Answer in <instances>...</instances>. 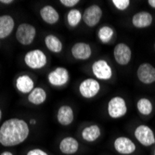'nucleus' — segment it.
Returning <instances> with one entry per match:
<instances>
[{
  "instance_id": "nucleus-16",
  "label": "nucleus",
  "mask_w": 155,
  "mask_h": 155,
  "mask_svg": "<svg viewBox=\"0 0 155 155\" xmlns=\"http://www.w3.org/2000/svg\"><path fill=\"white\" fill-rule=\"evenodd\" d=\"M74 115L72 107H70L68 105H63L59 109L57 112V120L61 125L63 126L70 125L74 122Z\"/></svg>"
},
{
  "instance_id": "nucleus-25",
  "label": "nucleus",
  "mask_w": 155,
  "mask_h": 155,
  "mask_svg": "<svg viewBox=\"0 0 155 155\" xmlns=\"http://www.w3.org/2000/svg\"><path fill=\"white\" fill-rule=\"evenodd\" d=\"M82 19L83 15L79 9H71L67 14V21L71 27H76L80 23Z\"/></svg>"
},
{
  "instance_id": "nucleus-2",
  "label": "nucleus",
  "mask_w": 155,
  "mask_h": 155,
  "mask_svg": "<svg viewBox=\"0 0 155 155\" xmlns=\"http://www.w3.org/2000/svg\"><path fill=\"white\" fill-rule=\"evenodd\" d=\"M108 114L112 119H119L127 114V105L122 97H114L108 102Z\"/></svg>"
},
{
  "instance_id": "nucleus-23",
  "label": "nucleus",
  "mask_w": 155,
  "mask_h": 155,
  "mask_svg": "<svg viewBox=\"0 0 155 155\" xmlns=\"http://www.w3.org/2000/svg\"><path fill=\"white\" fill-rule=\"evenodd\" d=\"M137 109L138 112L142 115H150L153 110V105L152 102L147 97H141L139 98L137 102Z\"/></svg>"
},
{
  "instance_id": "nucleus-3",
  "label": "nucleus",
  "mask_w": 155,
  "mask_h": 155,
  "mask_svg": "<svg viewBox=\"0 0 155 155\" xmlns=\"http://www.w3.org/2000/svg\"><path fill=\"white\" fill-rule=\"evenodd\" d=\"M135 138L144 147H150L155 144V135L153 130L146 124H139L134 131Z\"/></svg>"
},
{
  "instance_id": "nucleus-5",
  "label": "nucleus",
  "mask_w": 155,
  "mask_h": 155,
  "mask_svg": "<svg viewBox=\"0 0 155 155\" xmlns=\"http://www.w3.org/2000/svg\"><path fill=\"white\" fill-rule=\"evenodd\" d=\"M24 62L29 68L33 70H38L46 66L47 56L40 49H34L26 53Z\"/></svg>"
},
{
  "instance_id": "nucleus-22",
  "label": "nucleus",
  "mask_w": 155,
  "mask_h": 155,
  "mask_svg": "<svg viewBox=\"0 0 155 155\" xmlns=\"http://www.w3.org/2000/svg\"><path fill=\"white\" fill-rule=\"evenodd\" d=\"M45 44L48 50L53 53H61L62 50L61 41L53 35H48L45 38Z\"/></svg>"
},
{
  "instance_id": "nucleus-34",
  "label": "nucleus",
  "mask_w": 155,
  "mask_h": 155,
  "mask_svg": "<svg viewBox=\"0 0 155 155\" xmlns=\"http://www.w3.org/2000/svg\"><path fill=\"white\" fill-rule=\"evenodd\" d=\"M153 155H155V150H154V152H153Z\"/></svg>"
},
{
  "instance_id": "nucleus-33",
  "label": "nucleus",
  "mask_w": 155,
  "mask_h": 155,
  "mask_svg": "<svg viewBox=\"0 0 155 155\" xmlns=\"http://www.w3.org/2000/svg\"><path fill=\"white\" fill-rule=\"evenodd\" d=\"M1 118H2V110L0 109V121H1Z\"/></svg>"
},
{
  "instance_id": "nucleus-29",
  "label": "nucleus",
  "mask_w": 155,
  "mask_h": 155,
  "mask_svg": "<svg viewBox=\"0 0 155 155\" xmlns=\"http://www.w3.org/2000/svg\"><path fill=\"white\" fill-rule=\"evenodd\" d=\"M0 3L5 4V5H9L13 3V0H0Z\"/></svg>"
},
{
  "instance_id": "nucleus-32",
  "label": "nucleus",
  "mask_w": 155,
  "mask_h": 155,
  "mask_svg": "<svg viewBox=\"0 0 155 155\" xmlns=\"http://www.w3.org/2000/svg\"><path fill=\"white\" fill-rule=\"evenodd\" d=\"M30 124L34 125V124H36V121H35V119H31V121H30Z\"/></svg>"
},
{
  "instance_id": "nucleus-13",
  "label": "nucleus",
  "mask_w": 155,
  "mask_h": 155,
  "mask_svg": "<svg viewBox=\"0 0 155 155\" xmlns=\"http://www.w3.org/2000/svg\"><path fill=\"white\" fill-rule=\"evenodd\" d=\"M153 17L149 11H139L133 15L131 22L135 28L137 29H144L148 28L152 24Z\"/></svg>"
},
{
  "instance_id": "nucleus-35",
  "label": "nucleus",
  "mask_w": 155,
  "mask_h": 155,
  "mask_svg": "<svg viewBox=\"0 0 155 155\" xmlns=\"http://www.w3.org/2000/svg\"><path fill=\"white\" fill-rule=\"evenodd\" d=\"M154 50H155V43H154Z\"/></svg>"
},
{
  "instance_id": "nucleus-10",
  "label": "nucleus",
  "mask_w": 155,
  "mask_h": 155,
  "mask_svg": "<svg viewBox=\"0 0 155 155\" xmlns=\"http://www.w3.org/2000/svg\"><path fill=\"white\" fill-rule=\"evenodd\" d=\"M92 73L100 80L107 81L112 77V69L104 60H98L92 64Z\"/></svg>"
},
{
  "instance_id": "nucleus-28",
  "label": "nucleus",
  "mask_w": 155,
  "mask_h": 155,
  "mask_svg": "<svg viewBox=\"0 0 155 155\" xmlns=\"http://www.w3.org/2000/svg\"><path fill=\"white\" fill-rule=\"evenodd\" d=\"M26 155H48V154L41 149H33L28 151Z\"/></svg>"
},
{
  "instance_id": "nucleus-9",
  "label": "nucleus",
  "mask_w": 155,
  "mask_h": 155,
  "mask_svg": "<svg viewBox=\"0 0 155 155\" xmlns=\"http://www.w3.org/2000/svg\"><path fill=\"white\" fill-rule=\"evenodd\" d=\"M114 148L119 154L122 155H130L133 154L137 146L133 140L127 137H118L114 142Z\"/></svg>"
},
{
  "instance_id": "nucleus-4",
  "label": "nucleus",
  "mask_w": 155,
  "mask_h": 155,
  "mask_svg": "<svg viewBox=\"0 0 155 155\" xmlns=\"http://www.w3.org/2000/svg\"><path fill=\"white\" fill-rule=\"evenodd\" d=\"M36 35L35 26L29 23H21L18 26L16 31V38L20 44L23 46L31 45Z\"/></svg>"
},
{
  "instance_id": "nucleus-21",
  "label": "nucleus",
  "mask_w": 155,
  "mask_h": 155,
  "mask_svg": "<svg viewBox=\"0 0 155 155\" xmlns=\"http://www.w3.org/2000/svg\"><path fill=\"white\" fill-rule=\"evenodd\" d=\"M28 101L34 105H41L47 100V92L41 87H35L33 91L28 94Z\"/></svg>"
},
{
  "instance_id": "nucleus-11",
  "label": "nucleus",
  "mask_w": 155,
  "mask_h": 155,
  "mask_svg": "<svg viewBox=\"0 0 155 155\" xmlns=\"http://www.w3.org/2000/svg\"><path fill=\"white\" fill-rule=\"evenodd\" d=\"M102 9L97 5H91L83 13V21L88 27H94L101 21Z\"/></svg>"
},
{
  "instance_id": "nucleus-14",
  "label": "nucleus",
  "mask_w": 155,
  "mask_h": 155,
  "mask_svg": "<svg viewBox=\"0 0 155 155\" xmlns=\"http://www.w3.org/2000/svg\"><path fill=\"white\" fill-rule=\"evenodd\" d=\"M71 52H72L73 57L79 61L88 60L92 55L91 47L87 43H84V42H78V43H75L72 47Z\"/></svg>"
},
{
  "instance_id": "nucleus-31",
  "label": "nucleus",
  "mask_w": 155,
  "mask_h": 155,
  "mask_svg": "<svg viewBox=\"0 0 155 155\" xmlns=\"http://www.w3.org/2000/svg\"><path fill=\"white\" fill-rule=\"evenodd\" d=\"M0 155H13V153L10 152V151H3Z\"/></svg>"
},
{
  "instance_id": "nucleus-6",
  "label": "nucleus",
  "mask_w": 155,
  "mask_h": 155,
  "mask_svg": "<svg viewBox=\"0 0 155 155\" xmlns=\"http://www.w3.org/2000/svg\"><path fill=\"white\" fill-rule=\"evenodd\" d=\"M101 90V84L97 80L93 78L84 79L79 84V92L82 97L86 98H92L96 97Z\"/></svg>"
},
{
  "instance_id": "nucleus-15",
  "label": "nucleus",
  "mask_w": 155,
  "mask_h": 155,
  "mask_svg": "<svg viewBox=\"0 0 155 155\" xmlns=\"http://www.w3.org/2000/svg\"><path fill=\"white\" fill-rule=\"evenodd\" d=\"M60 150L66 155H72L77 152L79 149V142L74 137H65L60 143Z\"/></svg>"
},
{
  "instance_id": "nucleus-27",
  "label": "nucleus",
  "mask_w": 155,
  "mask_h": 155,
  "mask_svg": "<svg viewBox=\"0 0 155 155\" xmlns=\"http://www.w3.org/2000/svg\"><path fill=\"white\" fill-rule=\"evenodd\" d=\"M60 3L67 8H73L79 3V0H60Z\"/></svg>"
},
{
  "instance_id": "nucleus-7",
  "label": "nucleus",
  "mask_w": 155,
  "mask_h": 155,
  "mask_svg": "<svg viewBox=\"0 0 155 155\" xmlns=\"http://www.w3.org/2000/svg\"><path fill=\"white\" fill-rule=\"evenodd\" d=\"M114 57L119 65H128L132 59V50L128 45L124 43H119L114 49Z\"/></svg>"
},
{
  "instance_id": "nucleus-26",
  "label": "nucleus",
  "mask_w": 155,
  "mask_h": 155,
  "mask_svg": "<svg viewBox=\"0 0 155 155\" xmlns=\"http://www.w3.org/2000/svg\"><path fill=\"white\" fill-rule=\"evenodd\" d=\"M111 3L117 9L124 11L130 6L129 0H111Z\"/></svg>"
},
{
  "instance_id": "nucleus-18",
  "label": "nucleus",
  "mask_w": 155,
  "mask_h": 155,
  "mask_svg": "<svg viewBox=\"0 0 155 155\" xmlns=\"http://www.w3.org/2000/svg\"><path fill=\"white\" fill-rule=\"evenodd\" d=\"M14 25H15V21L11 16H0V39L6 38L11 35L14 29Z\"/></svg>"
},
{
  "instance_id": "nucleus-12",
  "label": "nucleus",
  "mask_w": 155,
  "mask_h": 155,
  "mask_svg": "<svg viewBox=\"0 0 155 155\" xmlns=\"http://www.w3.org/2000/svg\"><path fill=\"white\" fill-rule=\"evenodd\" d=\"M48 80L54 87H62L69 81V72L64 67H58L50 72L48 75Z\"/></svg>"
},
{
  "instance_id": "nucleus-1",
  "label": "nucleus",
  "mask_w": 155,
  "mask_h": 155,
  "mask_svg": "<svg viewBox=\"0 0 155 155\" xmlns=\"http://www.w3.org/2000/svg\"><path fill=\"white\" fill-rule=\"evenodd\" d=\"M29 134V126L24 120L8 119L0 127V144L4 147L18 146L25 141Z\"/></svg>"
},
{
  "instance_id": "nucleus-19",
  "label": "nucleus",
  "mask_w": 155,
  "mask_h": 155,
  "mask_svg": "<svg viewBox=\"0 0 155 155\" xmlns=\"http://www.w3.org/2000/svg\"><path fill=\"white\" fill-rule=\"evenodd\" d=\"M16 87L23 94H30L35 88L34 80L29 75H21L16 80Z\"/></svg>"
},
{
  "instance_id": "nucleus-20",
  "label": "nucleus",
  "mask_w": 155,
  "mask_h": 155,
  "mask_svg": "<svg viewBox=\"0 0 155 155\" xmlns=\"http://www.w3.org/2000/svg\"><path fill=\"white\" fill-rule=\"evenodd\" d=\"M82 138L87 142H94L101 137V130L100 126L97 124L89 125L87 127H84L82 131Z\"/></svg>"
},
{
  "instance_id": "nucleus-24",
  "label": "nucleus",
  "mask_w": 155,
  "mask_h": 155,
  "mask_svg": "<svg viewBox=\"0 0 155 155\" xmlns=\"http://www.w3.org/2000/svg\"><path fill=\"white\" fill-rule=\"evenodd\" d=\"M114 29L107 25L101 27L100 30L97 32V37L103 44L109 43V42L112 39V37H114Z\"/></svg>"
},
{
  "instance_id": "nucleus-8",
  "label": "nucleus",
  "mask_w": 155,
  "mask_h": 155,
  "mask_svg": "<svg viewBox=\"0 0 155 155\" xmlns=\"http://www.w3.org/2000/svg\"><path fill=\"white\" fill-rule=\"evenodd\" d=\"M137 76L138 81L144 84L155 83V67L148 62L140 64L137 70Z\"/></svg>"
},
{
  "instance_id": "nucleus-30",
  "label": "nucleus",
  "mask_w": 155,
  "mask_h": 155,
  "mask_svg": "<svg viewBox=\"0 0 155 155\" xmlns=\"http://www.w3.org/2000/svg\"><path fill=\"white\" fill-rule=\"evenodd\" d=\"M148 4H149L151 8H155V0H149V1H148Z\"/></svg>"
},
{
  "instance_id": "nucleus-17",
  "label": "nucleus",
  "mask_w": 155,
  "mask_h": 155,
  "mask_svg": "<svg viewBox=\"0 0 155 155\" xmlns=\"http://www.w3.org/2000/svg\"><path fill=\"white\" fill-rule=\"evenodd\" d=\"M40 16L46 23L55 24L60 20V14L52 6H45L40 9Z\"/></svg>"
}]
</instances>
